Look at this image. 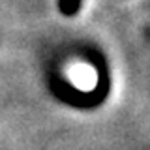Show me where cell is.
I'll return each mask as SVG.
<instances>
[{
    "mask_svg": "<svg viewBox=\"0 0 150 150\" xmlns=\"http://www.w3.org/2000/svg\"><path fill=\"white\" fill-rule=\"evenodd\" d=\"M79 6H81V0H60L58 2V9L68 17L75 15L79 11Z\"/></svg>",
    "mask_w": 150,
    "mask_h": 150,
    "instance_id": "cell-1",
    "label": "cell"
}]
</instances>
